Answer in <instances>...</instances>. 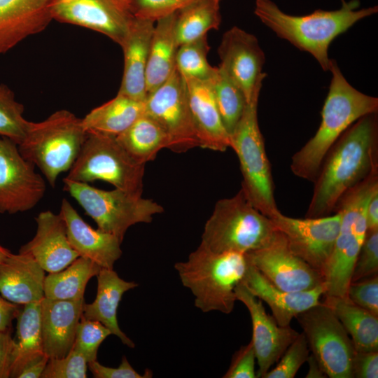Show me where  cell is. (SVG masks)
Listing matches in <instances>:
<instances>
[{"label": "cell", "instance_id": "obj_11", "mask_svg": "<svg viewBox=\"0 0 378 378\" xmlns=\"http://www.w3.org/2000/svg\"><path fill=\"white\" fill-rule=\"evenodd\" d=\"M312 354L330 378H353V342L333 312L323 302L295 317Z\"/></svg>", "mask_w": 378, "mask_h": 378}, {"label": "cell", "instance_id": "obj_37", "mask_svg": "<svg viewBox=\"0 0 378 378\" xmlns=\"http://www.w3.org/2000/svg\"><path fill=\"white\" fill-rule=\"evenodd\" d=\"M24 110L13 91L6 85L0 84V136L18 145L23 140L29 122L23 117Z\"/></svg>", "mask_w": 378, "mask_h": 378}, {"label": "cell", "instance_id": "obj_47", "mask_svg": "<svg viewBox=\"0 0 378 378\" xmlns=\"http://www.w3.org/2000/svg\"><path fill=\"white\" fill-rule=\"evenodd\" d=\"M13 348L11 330H0V378L10 377Z\"/></svg>", "mask_w": 378, "mask_h": 378}, {"label": "cell", "instance_id": "obj_30", "mask_svg": "<svg viewBox=\"0 0 378 378\" xmlns=\"http://www.w3.org/2000/svg\"><path fill=\"white\" fill-rule=\"evenodd\" d=\"M324 296L323 302L330 308L351 336L356 351H378V316L347 298Z\"/></svg>", "mask_w": 378, "mask_h": 378}, {"label": "cell", "instance_id": "obj_31", "mask_svg": "<svg viewBox=\"0 0 378 378\" xmlns=\"http://www.w3.org/2000/svg\"><path fill=\"white\" fill-rule=\"evenodd\" d=\"M40 302L24 304L16 317L10 377L18 378L27 366L45 355L41 330Z\"/></svg>", "mask_w": 378, "mask_h": 378}, {"label": "cell", "instance_id": "obj_23", "mask_svg": "<svg viewBox=\"0 0 378 378\" xmlns=\"http://www.w3.org/2000/svg\"><path fill=\"white\" fill-rule=\"evenodd\" d=\"M242 281L256 298L268 304L277 323L284 327L289 326L300 313L319 304L325 294L323 284L304 291L281 290L270 283L248 260Z\"/></svg>", "mask_w": 378, "mask_h": 378}, {"label": "cell", "instance_id": "obj_32", "mask_svg": "<svg viewBox=\"0 0 378 378\" xmlns=\"http://www.w3.org/2000/svg\"><path fill=\"white\" fill-rule=\"evenodd\" d=\"M115 138L134 160L143 164L153 160L161 149L169 147L164 130L145 112Z\"/></svg>", "mask_w": 378, "mask_h": 378}, {"label": "cell", "instance_id": "obj_22", "mask_svg": "<svg viewBox=\"0 0 378 378\" xmlns=\"http://www.w3.org/2000/svg\"><path fill=\"white\" fill-rule=\"evenodd\" d=\"M53 1L0 0V55L48 26Z\"/></svg>", "mask_w": 378, "mask_h": 378}, {"label": "cell", "instance_id": "obj_26", "mask_svg": "<svg viewBox=\"0 0 378 378\" xmlns=\"http://www.w3.org/2000/svg\"><path fill=\"white\" fill-rule=\"evenodd\" d=\"M45 270L29 254L11 252L0 263V294L20 305L44 298Z\"/></svg>", "mask_w": 378, "mask_h": 378}, {"label": "cell", "instance_id": "obj_17", "mask_svg": "<svg viewBox=\"0 0 378 378\" xmlns=\"http://www.w3.org/2000/svg\"><path fill=\"white\" fill-rule=\"evenodd\" d=\"M53 20L99 32L120 45L133 15L113 0H54Z\"/></svg>", "mask_w": 378, "mask_h": 378}, {"label": "cell", "instance_id": "obj_7", "mask_svg": "<svg viewBox=\"0 0 378 378\" xmlns=\"http://www.w3.org/2000/svg\"><path fill=\"white\" fill-rule=\"evenodd\" d=\"M266 76L258 80L230 139V147L239 161L243 177L241 188L245 197L255 209L271 218L280 211L275 201L271 166L258 120V99Z\"/></svg>", "mask_w": 378, "mask_h": 378}, {"label": "cell", "instance_id": "obj_1", "mask_svg": "<svg viewBox=\"0 0 378 378\" xmlns=\"http://www.w3.org/2000/svg\"><path fill=\"white\" fill-rule=\"evenodd\" d=\"M377 171L378 118L374 113L357 120L328 150L314 181L305 217L334 214L342 195Z\"/></svg>", "mask_w": 378, "mask_h": 378}, {"label": "cell", "instance_id": "obj_53", "mask_svg": "<svg viewBox=\"0 0 378 378\" xmlns=\"http://www.w3.org/2000/svg\"><path fill=\"white\" fill-rule=\"evenodd\" d=\"M10 251L0 244V263L8 255Z\"/></svg>", "mask_w": 378, "mask_h": 378}, {"label": "cell", "instance_id": "obj_14", "mask_svg": "<svg viewBox=\"0 0 378 378\" xmlns=\"http://www.w3.org/2000/svg\"><path fill=\"white\" fill-rule=\"evenodd\" d=\"M46 189L44 178L21 155L18 144L0 136V213L14 214L33 209Z\"/></svg>", "mask_w": 378, "mask_h": 378}, {"label": "cell", "instance_id": "obj_29", "mask_svg": "<svg viewBox=\"0 0 378 378\" xmlns=\"http://www.w3.org/2000/svg\"><path fill=\"white\" fill-rule=\"evenodd\" d=\"M144 112V102L117 94L81 118L82 125L88 133L116 137Z\"/></svg>", "mask_w": 378, "mask_h": 378}, {"label": "cell", "instance_id": "obj_34", "mask_svg": "<svg viewBox=\"0 0 378 378\" xmlns=\"http://www.w3.org/2000/svg\"><path fill=\"white\" fill-rule=\"evenodd\" d=\"M221 0H193L175 13V33L179 46L218 29Z\"/></svg>", "mask_w": 378, "mask_h": 378}, {"label": "cell", "instance_id": "obj_46", "mask_svg": "<svg viewBox=\"0 0 378 378\" xmlns=\"http://www.w3.org/2000/svg\"><path fill=\"white\" fill-rule=\"evenodd\" d=\"M352 377H378V351H356L352 360Z\"/></svg>", "mask_w": 378, "mask_h": 378}, {"label": "cell", "instance_id": "obj_15", "mask_svg": "<svg viewBox=\"0 0 378 378\" xmlns=\"http://www.w3.org/2000/svg\"><path fill=\"white\" fill-rule=\"evenodd\" d=\"M246 256L270 283L281 290L304 291L323 284L322 275L293 253L277 230L267 245L246 253Z\"/></svg>", "mask_w": 378, "mask_h": 378}, {"label": "cell", "instance_id": "obj_18", "mask_svg": "<svg viewBox=\"0 0 378 378\" xmlns=\"http://www.w3.org/2000/svg\"><path fill=\"white\" fill-rule=\"evenodd\" d=\"M218 66L242 90L249 102L258 80L265 74V56L258 38L234 26L223 35L218 48Z\"/></svg>", "mask_w": 378, "mask_h": 378}, {"label": "cell", "instance_id": "obj_4", "mask_svg": "<svg viewBox=\"0 0 378 378\" xmlns=\"http://www.w3.org/2000/svg\"><path fill=\"white\" fill-rule=\"evenodd\" d=\"M248 265L246 253H216L200 244L188 259L174 265L182 284L190 290L202 312L230 314L237 301L235 288Z\"/></svg>", "mask_w": 378, "mask_h": 378}, {"label": "cell", "instance_id": "obj_6", "mask_svg": "<svg viewBox=\"0 0 378 378\" xmlns=\"http://www.w3.org/2000/svg\"><path fill=\"white\" fill-rule=\"evenodd\" d=\"M87 134L82 119L62 109L43 121H29L18 148L21 155L37 167L53 188L59 175L73 166Z\"/></svg>", "mask_w": 378, "mask_h": 378}, {"label": "cell", "instance_id": "obj_28", "mask_svg": "<svg viewBox=\"0 0 378 378\" xmlns=\"http://www.w3.org/2000/svg\"><path fill=\"white\" fill-rule=\"evenodd\" d=\"M179 45L175 33V13L158 20L151 37L146 80L147 94L164 83L176 68Z\"/></svg>", "mask_w": 378, "mask_h": 378}, {"label": "cell", "instance_id": "obj_12", "mask_svg": "<svg viewBox=\"0 0 378 378\" xmlns=\"http://www.w3.org/2000/svg\"><path fill=\"white\" fill-rule=\"evenodd\" d=\"M144 105L145 113L167 134L169 149L183 153L200 147L190 112L185 80L176 68L164 83L147 94Z\"/></svg>", "mask_w": 378, "mask_h": 378}, {"label": "cell", "instance_id": "obj_2", "mask_svg": "<svg viewBox=\"0 0 378 378\" xmlns=\"http://www.w3.org/2000/svg\"><path fill=\"white\" fill-rule=\"evenodd\" d=\"M339 9H317L305 15L284 13L272 0H255L254 13L278 37L312 55L322 69L328 71V48L340 34L360 20L378 12L377 6L360 8L358 0H341Z\"/></svg>", "mask_w": 378, "mask_h": 378}, {"label": "cell", "instance_id": "obj_21", "mask_svg": "<svg viewBox=\"0 0 378 378\" xmlns=\"http://www.w3.org/2000/svg\"><path fill=\"white\" fill-rule=\"evenodd\" d=\"M59 214L64 221L69 241L79 257L89 259L102 268L113 269L122 253V241L112 234L92 227L65 198Z\"/></svg>", "mask_w": 378, "mask_h": 378}, {"label": "cell", "instance_id": "obj_51", "mask_svg": "<svg viewBox=\"0 0 378 378\" xmlns=\"http://www.w3.org/2000/svg\"><path fill=\"white\" fill-rule=\"evenodd\" d=\"M306 362H307L309 365L308 372L306 375L307 378L327 377L326 374L321 368L318 361L312 354H309Z\"/></svg>", "mask_w": 378, "mask_h": 378}, {"label": "cell", "instance_id": "obj_43", "mask_svg": "<svg viewBox=\"0 0 378 378\" xmlns=\"http://www.w3.org/2000/svg\"><path fill=\"white\" fill-rule=\"evenodd\" d=\"M346 297L356 305L378 316V274L351 282Z\"/></svg>", "mask_w": 378, "mask_h": 378}, {"label": "cell", "instance_id": "obj_3", "mask_svg": "<svg viewBox=\"0 0 378 378\" xmlns=\"http://www.w3.org/2000/svg\"><path fill=\"white\" fill-rule=\"evenodd\" d=\"M329 91L321 111V122L314 135L291 158L290 169L298 177L314 182L323 158L333 144L361 117L378 111V98L354 88L337 62L330 59Z\"/></svg>", "mask_w": 378, "mask_h": 378}, {"label": "cell", "instance_id": "obj_52", "mask_svg": "<svg viewBox=\"0 0 378 378\" xmlns=\"http://www.w3.org/2000/svg\"><path fill=\"white\" fill-rule=\"evenodd\" d=\"M118 6L126 11H129V7L131 0H113Z\"/></svg>", "mask_w": 378, "mask_h": 378}, {"label": "cell", "instance_id": "obj_27", "mask_svg": "<svg viewBox=\"0 0 378 378\" xmlns=\"http://www.w3.org/2000/svg\"><path fill=\"white\" fill-rule=\"evenodd\" d=\"M96 276V298L92 303L83 304L82 316L87 319L99 321L112 335L117 336L122 344L134 348V342L119 327L117 311L123 294L137 287L138 284L121 279L113 269L101 268Z\"/></svg>", "mask_w": 378, "mask_h": 378}, {"label": "cell", "instance_id": "obj_9", "mask_svg": "<svg viewBox=\"0 0 378 378\" xmlns=\"http://www.w3.org/2000/svg\"><path fill=\"white\" fill-rule=\"evenodd\" d=\"M66 191L92 218L97 228L113 234L122 241L130 227L150 223L163 207L153 200L115 188L104 190L87 183L64 178Z\"/></svg>", "mask_w": 378, "mask_h": 378}, {"label": "cell", "instance_id": "obj_50", "mask_svg": "<svg viewBox=\"0 0 378 378\" xmlns=\"http://www.w3.org/2000/svg\"><path fill=\"white\" fill-rule=\"evenodd\" d=\"M49 358L46 355L27 366L19 374L18 378H39L41 377Z\"/></svg>", "mask_w": 378, "mask_h": 378}, {"label": "cell", "instance_id": "obj_10", "mask_svg": "<svg viewBox=\"0 0 378 378\" xmlns=\"http://www.w3.org/2000/svg\"><path fill=\"white\" fill-rule=\"evenodd\" d=\"M87 133L65 178L87 183L103 181L115 188L141 195L145 164L134 160L115 136Z\"/></svg>", "mask_w": 378, "mask_h": 378}, {"label": "cell", "instance_id": "obj_39", "mask_svg": "<svg viewBox=\"0 0 378 378\" xmlns=\"http://www.w3.org/2000/svg\"><path fill=\"white\" fill-rule=\"evenodd\" d=\"M309 348L303 333L288 346L280 361L263 378H293L309 356Z\"/></svg>", "mask_w": 378, "mask_h": 378}, {"label": "cell", "instance_id": "obj_33", "mask_svg": "<svg viewBox=\"0 0 378 378\" xmlns=\"http://www.w3.org/2000/svg\"><path fill=\"white\" fill-rule=\"evenodd\" d=\"M101 268L93 261L78 257L64 270L46 276L44 297L62 300L84 299L87 284Z\"/></svg>", "mask_w": 378, "mask_h": 378}, {"label": "cell", "instance_id": "obj_8", "mask_svg": "<svg viewBox=\"0 0 378 378\" xmlns=\"http://www.w3.org/2000/svg\"><path fill=\"white\" fill-rule=\"evenodd\" d=\"M276 232L271 219L248 201L241 188L216 202L200 244L216 253H246L267 245Z\"/></svg>", "mask_w": 378, "mask_h": 378}, {"label": "cell", "instance_id": "obj_16", "mask_svg": "<svg viewBox=\"0 0 378 378\" xmlns=\"http://www.w3.org/2000/svg\"><path fill=\"white\" fill-rule=\"evenodd\" d=\"M237 300L247 308L252 323L251 342L258 364L257 377H262L276 363L288 346L299 335L289 326H281L268 314L262 301L256 298L241 281L235 288Z\"/></svg>", "mask_w": 378, "mask_h": 378}, {"label": "cell", "instance_id": "obj_42", "mask_svg": "<svg viewBox=\"0 0 378 378\" xmlns=\"http://www.w3.org/2000/svg\"><path fill=\"white\" fill-rule=\"evenodd\" d=\"M193 0H131L130 13L136 18L158 20L176 13Z\"/></svg>", "mask_w": 378, "mask_h": 378}, {"label": "cell", "instance_id": "obj_25", "mask_svg": "<svg viewBox=\"0 0 378 378\" xmlns=\"http://www.w3.org/2000/svg\"><path fill=\"white\" fill-rule=\"evenodd\" d=\"M184 80L190 112L200 147L225 151L230 147V136L221 120L209 81Z\"/></svg>", "mask_w": 378, "mask_h": 378}, {"label": "cell", "instance_id": "obj_41", "mask_svg": "<svg viewBox=\"0 0 378 378\" xmlns=\"http://www.w3.org/2000/svg\"><path fill=\"white\" fill-rule=\"evenodd\" d=\"M378 274V230L367 231L357 256L351 282Z\"/></svg>", "mask_w": 378, "mask_h": 378}, {"label": "cell", "instance_id": "obj_38", "mask_svg": "<svg viewBox=\"0 0 378 378\" xmlns=\"http://www.w3.org/2000/svg\"><path fill=\"white\" fill-rule=\"evenodd\" d=\"M110 335L111 332L102 323L82 316L72 349L80 353L88 363L96 360L100 344Z\"/></svg>", "mask_w": 378, "mask_h": 378}, {"label": "cell", "instance_id": "obj_44", "mask_svg": "<svg viewBox=\"0 0 378 378\" xmlns=\"http://www.w3.org/2000/svg\"><path fill=\"white\" fill-rule=\"evenodd\" d=\"M256 356L251 341L241 346L232 356L230 365L223 378H255Z\"/></svg>", "mask_w": 378, "mask_h": 378}, {"label": "cell", "instance_id": "obj_49", "mask_svg": "<svg viewBox=\"0 0 378 378\" xmlns=\"http://www.w3.org/2000/svg\"><path fill=\"white\" fill-rule=\"evenodd\" d=\"M367 231L378 230V190L370 199L366 209Z\"/></svg>", "mask_w": 378, "mask_h": 378}, {"label": "cell", "instance_id": "obj_45", "mask_svg": "<svg viewBox=\"0 0 378 378\" xmlns=\"http://www.w3.org/2000/svg\"><path fill=\"white\" fill-rule=\"evenodd\" d=\"M88 367L95 378H149L152 377V372L148 370H146L144 374L138 373L125 356H122L118 368L104 366L97 360L88 363Z\"/></svg>", "mask_w": 378, "mask_h": 378}, {"label": "cell", "instance_id": "obj_24", "mask_svg": "<svg viewBox=\"0 0 378 378\" xmlns=\"http://www.w3.org/2000/svg\"><path fill=\"white\" fill-rule=\"evenodd\" d=\"M155 22L133 17L128 31L120 45L124 55V68L118 94L137 101H145L147 97L146 68Z\"/></svg>", "mask_w": 378, "mask_h": 378}, {"label": "cell", "instance_id": "obj_36", "mask_svg": "<svg viewBox=\"0 0 378 378\" xmlns=\"http://www.w3.org/2000/svg\"><path fill=\"white\" fill-rule=\"evenodd\" d=\"M209 49L207 35L179 46L176 68L180 74L184 78L209 80L216 70L207 60Z\"/></svg>", "mask_w": 378, "mask_h": 378}, {"label": "cell", "instance_id": "obj_13", "mask_svg": "<svg viewBox=\"0 0 378 378\" xmlns=\"http://www.w3.org/2000/svg\"><path fill=\"white\" fill-rule=\"evenodd\" d=\"M270 218L285 237L291 251L322 275L339 232L340 213L295 218L279 211Z\"/></svg>", "mask_w": 378, "mask_h": 378}, {"label": "cell", "instance_id": "obj_20", "mask_svg": "<svg viewBox=\"0 0 378 378\" xmlns=\"http://www.w3.org/2000/svg\"><path fill=\"white\" fill-rule=\"evenodd\" d=\"M84 299L40 302L41 330L44 354L48 358L65 356L72 349L78 324L83 314Z\"/></svg>", "mask_w": 378, "mask_h": 378}, {"label": "cell", "instance_id": "obj_48", "mask_svg": "<svg viewBox=\"0 0 378 378\" xmlns=\"http://www.w3.org/2000/svg\"><path fill=\"white\" fill-rule=\"evenodd\" d=\"M19 304L13 303L0 296V330H11L12 321L20 312Z\"/></svg>", "mask_w": 378, "mask_h": 378}, {"label": "cell", "instance_id": "obj_5", "mask_svg": "<svg viewBox=\"0 0 378 378\" xmlns=\"http://www.w3.org/2000/svg\"><path fill=\"white\" fill-rule=\"evenodd\" d=\"M377 190L378 171L339 200L335 213H340L341 223L332 253L322 274L324 295L347 298L355 262L367 232V206Z\"/></svg>", "mask_w": 378, "mask_h": 378}, {"label": "cell", "instance_id": "obj_35", "mask_svg": "<svg viewBox=\"0 0 378 378\" xmlns=\"http://www.w3.org/2000/svg\"><path fill=\"white\" fill-rule=\"evenodd\" d=\"M216 104L229 136L240 120L246 104L244 94L240 88L219 67L209 80Z\"/></svg>", "mask_w": 378, "mask_h": 378}, {"label": "cell", "instance_id": "obj_40", "mask_svg": "<svg viewBox=\"0 0 378 378\" xmlns=\"http://www.w3.org/2000/svg\"><path fill=\"white\" fill-rule=\"evenodd\" d=\"M87 369L85 358L71 349L64 357L50 358L41 378H86Z\"/></svg>", "mask_w": 378, "mask_h": 378}, {"label": "cell", "instance_id": "obj_19", "mask_svg": "<svg viewBox=\"0 0 378 378\" xmlns=\"http://www.w3.org/2000/svg\"><path fill=\"white\" fill-rule=\"evenodd\" d=\"M35 220L36 234L20 247V253L31 255L48 273L64 270L79 257L69 241L66 225L59 214L50 210L41 211Z\"/></svg>", "mask_w": 378, "mask_h": 378}]
</instances>
